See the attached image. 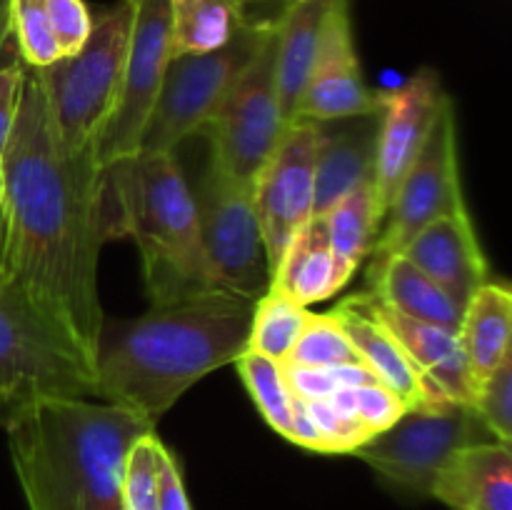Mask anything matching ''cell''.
<instances>
[{
	"mask_svg": "<svg viewBox=\"0 0 512 510\" xmlns=\"http://www.w3.org/2000/svg\"><path fill=\"white\" fill-rule=\"evenodd\" d=\"M3 275L93 368L103 330L98 255L103 170L60 140L40 68L23 65L18 113L3 150Z\"/></svg>",
	"mask_w": 512,
	"mask_h": 510,
	"instance_id": "cell-1",
	"label": "cell"
},
{
	"mask_svg": "<svg viewBox=\"0 0 512 510\" xmlns=\"http://www.w3.org/2000/svg\"><path fill=\"white\" fill-rule=\"evenodd\" d=\"M255 300L208 290L153 305L100 330L93 358L98 398L158 423L180 395L248 350Z\"/></svg>",
	"mask_w": 512,
	"mask_h": 510,
	"instance_id": "cell-2",
	"label": "cell"
},
{
	"mask_svg": "<svg viewBox=\"0 0 512 510\" xmlns=\"http://www.w3.org/2000/svg\"><path fill=\"white\" fill-rule=\"evenodd\" d=\"M28 510H123V465L153 423L113 403L43 395L0 410Z\"/></svg>",
	"mask_w": 512,
	"mask_h": 510,
	"instance_id": "cell-3",
	"label": "cell"
},
{
	"mask_svg": "<svg viewBox=\"0 0 512 510\" xmlns=\"http://www.w3.org/2000/svg\"><path fill=\"white\" fill-rule=\"evenodd\" d=\"M103 205H113L105 233L130 235L140 250L153 305L193 298L213 288L198 210L175 153L115 160L103 170Z\"/></svg>",
	"mask_w": 512,
	"mask_h": 510,
	"instance_id": "cell-4",
	"label": "cell"
},
{
	"mask_svg": "<svg viewBox=\"0 0 512 510\" xmlns=\"http://www.w3.org/2000/svg\"><path fill=\"white\" fill-rule=\"evenodd\" d=\"M278 8L280 0L273 13H250L223 48L170 58L140 150L175 153L183 140L200 135L213 123L233 85L275 30Z\"/></svg>",
	"mask_w": 512,
	"mask_h": 510,
	"instance_id": "cell-5",
	"label": "cell"
},
{
	"mask_svg": "<svg viewBox=\"0 0 512 510\" xmlns=\"http://www.w3.org/2000/svg\"><path fill=\"white\" fill-rule=\"evenodd\" d=\"M133 13L135 0H118L93 20V30L78 53L40 68L55 128L70 153L93 155L95 140L113 113L128 58Z\"/></svg>",
	"mask_w": 512,
	"mask_h": 510,
	"instance_id": "cell-6",
	"label": "cell"
},
{
	"mask_svg": "<svg viewBox=\"0 0 512 510\" xmlns=\"http://www.w3.org/2000/svg\"><path fill=\"white\" fill-rule=\"evenodd\" d=\"M43 395L98 398L95 375L73 343L28 295L0 280V410Z\"/></svg>",
	"mask_w": 512,
	"mask_h": 510,
	"instance_id": "cell-7",
	"label": "cell"
},
{
	"mask_svg": "<svg viewBox=\"0 0 512 510\" xmlns=\"http://www.w3.org/2000/svg\"><path fill=\"white\" fill-rule=\"evenodd\" d=\"M190 193L213 288L258 300L270 288V273L250 185L233 178L210 150Z\"/></svg>",
	"mask_w": 512,
	"mask_h": 510,
	"instance_id": "cell-8",
	"label": "cell"
},
{
	"mask_svg": "<svg viewBox=\"0 0 512 510\" xmlns=\"http://www.w3.org/2000/svg\"><path fill=\"white\" fill-rule=\"evenodd\" d=\"M488 440H495L493 433L473 405L448 403L440 408L405 410L398 423L373 435L353 455L398 493L430 498V485L450 455Z\"/></svg>",
	"mask_w": 512,
	"mask_h": 510,
	"instance_id": "cell-9",
	"label": "cell"
},
{
	"mask_svg": "<svg viewBox=\"0 0 512 510\" xmlns=\"http://www.w3.org/2000/svg\"><path fill=\"white\" fill-rule=\"evenodd\" d=\"M275 38L278 20L270 38L233 85L213 123L203 130L218 163L245 185L253 183L288 130L275 83Z\"/></svg>",
	"mask_w": 512,
	"mask_h": 510,
	"instance_id": "cell-10",
	"label": "cell"
},
{
	"mask_svg": "<svg viewBox=\"0 0 512 510\" xmlns=\"http://www.w3.org/2000/svg\"><path fill=\"white\" fill-rule=\"evenodd\" d=\"M170 58H173V50H170L168 0H135L128 58H125L118 100L93 148L100 170L140 150Z\"/></svg>",
	"mask_w": 512,
	"mask_h": 510,
	"instance_id": "cell-11",
	"label": "cell"
},
{
	"mask_svg": "<svg viewBox=\"0 0 512 510\" xmlns=\"http://www.w3.org/2000/svg\"><path fill=\"white\" fill-rule=\"evenodd\" d=\"M465 210L468 203L460 183L455 108L453 98L448 95L423 150L390 200L370 258L400 253L435 218L465 213Z\"/></svg>",
	"mask_w": 512,
	"mask_h": 510,
	"instance_id": "cell-12",
	"label": "cell"
},
{
	"mask_svg": "<svg viewBox=\"0 0 512 510\" xmlns=\"http://www.w3.org/2000/svg\"><path fill=\"white\" fill-rule=\"evenodd\" d=\"M318 148V120H293L278 148L250 183V198L263 235L270 275L290 238L313 218Z\"/></svg>",
	"mask_w": 512,
	"mask_h": 510,
	"instance_id": "cell-13",
	"label": "cell"
},
{
	"mask_svg": "<svg viewBox=\"0 0 512 510\" xmlns=\"http://www.w3.org/2000/svg\"><path fill=\"white\" fill-rule=\"evenodd\" d=\"M378 98L380 118L373 188L385 220L390 200L423 150L448 93L433 68H420L398 88L378 93Z\"/></svg>",
	"mask_w": 512,
	"mask_h": 510,
	"instance_id": "cell-14",
	"label": "cell"
},
{
	"mask_svg": "<svg viewBox=\"0 0 512 510\" xmlns=\"http://www.w3.org/2000/svg\"><path fill=\"white\" fill-rule=\"evenodd\" d=\"M373 113H380V98L363 78L358 50H355L350 0H330L320 30L313 73L300 100L298 120L330 123V120Z\"/></svg>",
	"mask_w": 512,
	"mask_h": 510,
	"instance_id": "cell-15",
	"label": "cell"
},
{
	"mask_svg": "<svg viewBox=\"0 0 512 510\" xmlns=\"http://www.w3.org/2000/svg\"><path fill=\"white\" fill-rule=\"evenodd\" d=\"M355 298L393 335L395 343L403 348V353L408 355V360L418 370L423 383L428 385V390L440 403L470 405L473 380H470V370L468 363H465V353L458 333L423 323V320L405 318V315L385 308L370 293H358Z\"/></svg>",
	"mask_w": 512,
	"mask_h": 510,
	"instance_id": "cell-16",
	"label": "cell"
},
{
	"mask_svg": "<svg viewBox=\"0 0 512 510\" xmlns=\"http://www.w3.org/2000/svg\"><path fill=\"white\" fill-rule=\"evenodd\" d=\"M400 253L408 255L463 310L475 290L488 283V258L475 235L470 210L435 218Z\"/></svg>",
	"mask_w": 512,
	"mask_h": 510,
	"instance_id": "cell-17",
	"label": "cell"
},
{
	"mask_svg": "<svg viewBox=\"0 0 512 510\" xmlns=\"http://www.w3.org/2000/svg\"><path fill=\"white\" fill-rule=\"evenodd\" d=\"M378 118L380 113H373L320 123L313 215H323L345 195L373 180Z\"/></svg>",
	"mask_w": 512,
	"mask_h": 510,
	"instance_id": "cell-18",
	"label": "cell"
},
{
	"mask_svg": "<svg viewBox=\"0 0 512 510\" xmlns=\"http://www.w3.org/2000/svg\"><path fill=\"white\" fill-rule=\"evenodd\" d=\"M430 498L450 510H512V450L488 440L460 448L438 470Z\"/></svg>",
	"mask_w": 512,
	"mask_h": 510,
	"instance_id": "cell-19",
	"label": "cell"
},
{
	"mask_svg": "<svg viewBox=\"0 0 512 510\" xmlns=\"http://www.w3.org/2000/svg\"><path fill=\"white\" fill-rule=\"evenodd\" d=\"M330 313L338 318L340 328L345 330L348 340L353 343V348L358 350V358L370 373L375 375L378 383H383L385 388L393 390L400 400L405 403L408 410H420V408H440V403L433 393L428 390V385L423 383V378L418 375V370L413 368V363L408 360V355L403 353L398 343H395L393 335L358 303L355 295L345 298L343 303L335 305Z\"/></svg>",
	"mask_w": 512,
	"mask_h": 510,
	"instance_id": "cell-20",
	"label": "cell"
},
{
	"mask_svg": "<svg viewBox=\"0 0 512 510\" xmlns=\"http://www.w3.org/2000/svg\"><path fill=\"white\" fill-rule=\"evenodd\" d=\"M350 278H353V270L340 263L328 243L323 220L313 215L285 245L270 275V288H278L290 300L308 308L320 300L333 298L338 290L348 285Z\"/></svg>",
	"mask_w": 512,
	"mask_h": 510,
	"instance_id": "cell-21",
	"label": "cell"
},
{
	"mask_svg": "<svg viewBox=\"0 0 512 510\" xmlns=\"http://www.w3.org/2000/svg\"><path fill=\"white\" fill-rule=\"evenodd\" d=\"M330 0H280L275 38V83L285 123L298 120L300 100L313 73Z\"/></svg>",
	"mask_w": 512,
	"mask_h": 510,
	"instance_id": "cell-22",
	"label": "cell"
},
{
	"mask_svg": "<svg viewBox=\"0 0 512 510\" xmlns=\"http://www.w3.org/2000/svg\"><path fill=\"white\" fill-rule=\"evenodd\" d=\"M368 288V293L385 308L458 333L463 308L408 255L390 253L373 258L368 268Z\"/></svg>",
	"mask_w": 512,
	"mask_h": 510,
	"instance_id": "cell-23",
	"label": "cell"
},
{
	"mask_svg": "<svg viewBox=\"0 0 512 510\" xmlns=\"http://www.w3.org/2000/svg\"><path fill=\"white\" fill-rule=\"evenodd\" d=\"M470 380L480 383L510 355L512 293L505 283L480 285L463 310L458 328Z\"/></svg>",
	"mask_w": 512,
	"mask_h": 510,
	"instance_id": "cell-24",
	"label": "cell"
},
{
	"mask_svg": "<svg viewBox=\"0 0 512 510\" xmlns=\"http://www.w3.org/2000/svg\"><path fill=\"white\" fill-rule=\"evenodd\" d=\"M168 5L170 50L175 58L223 48L250 18L255 0H168Z\"/></svg>",
	"mask_w": 512,
	"mask_h": 510,
	"instance_id": "cell-25",
	"label": "cell"
},
{
	"mask_svg": "<svg viewBox=\"0 0 512 510\" xmlns=\"http://www.w3.org/2000/svg\"><path fill=\"white\" fill-rule=\"evenodd\" d=\"M318 218L323 220L333 253L355 273L358 265L370 255L375 238L383 228V213L378 208L373 180L355 188Z\"/></svg>",
	"mask_w": 512,
	"mask_h": 510,
	"instance_id": "cell-26",
	"label": "cell"
},
{
	"mask_svg": "<svg viewBox=\"0 0 512 510\" xmlns=\"http://www.w3.org/2000/svg\"><path fill=\"white\" fill-rule=\"evenodd\" d=\"M308 308L290 300L278 288H268L253 305L248 350L265 355L275 363H285L303 330Z\"/></svg>",
	"mask_w": 512,
	"mask_h": 510,
	"instance_id": "cell-27",
	"label": "cell"
},
{
	"mask_svg": "<svg viewBox=\"0 0 512 510\" xmlns=\"http://www.w3.org/2000/svg\"><path fill=\"white\" fill-rule=\"evenodd\" d=\"M235 368H238L240 380H243L245 390L250 393L265 423L288 440L293 393H290L288 380H285L283 365L265 358V355L253 353V350H245L235 360Z\"/></svg>",
	"mask_w": 512,
	"mask_h": 510,
	"instance_id": "cell-28",
	"label": "cell"
},
{
	"mask_svg": "<svg viewBox=\"0 0 512 510\" xmlns=\"http://www.w3.org/2000/svg\"><path fill=\"white\" fill-rule=\"evenodd\" d=\"M288 363L330 368V365L360 363V358L333 313H308L303 330L290 350Z\"/></svg>",
	"mask_w": 512,
	"mask_h": 510,
	"instance_id": "cell-29",
	"label": "cell"
},
{
	"mask_svg": "<svg viewBox=\"0 0 512 510\" xmlns=\"http://www.w3.org/2000/svg\"><path fill=\"white\" fill-rule=\"evenodd\" d=\"M158 445L155 430L133 440L123 465V510H158Z\"/></svg>",
	"mask_w": 512,
	"mask_h": 510,
	"instance_id": "cell-30",
	"label": "cell"
},
{
	"mask_svg": "<svg viewBox=\"0 0 512 510\" xmlns=\"http://www.w3.org/2000/svg\"><path fill=\"white\" fill-rule=\"evenodd\" d=\"M13 40L18 55L30 68H48L63 58L50 28L45 0H13Z\"/></svg>",
	"mask_w": 512,
	"mask_h": 510,
	"instance_id": "cell-31",
	"label": "cell"
},
{
	"mask_svg": "<svg viewBox=\"0 0 512 510\" xmlns=\"http://www.w3.org/2000/svg\"><path fill=\"white\" fill-rule=\"evenodd\" d=\"M470 405L498 443L512 440V355L473 385Z\"/></svg>",
	"mask_w": 512,
	"mask_h": 510,
	"instance_id": "cell-32",
	"label": "cell"
},
{
	"mask_svg": "<svg viewBox=\"0 0 512 510\" xmlns=\"http://www.w3.org/2000/svg\"><path fill=\"white\" fill-rule=\"evenodd\" d=\"M283 365L285 380L295 398L300 400H325L343 388H358V385L373 383L375 375L363 363L353 365H330V368H310L298 363Z\"/></svg>",
	"mask_w": 512,
	"mask_h": 510,
	"instance_id": "cell-33",
	"label": "cell"
},
{
	"mask_svg": "<svg viewBox=\"0 0 512 510\" xmlns=\"http://www.w3.org/2000/svg\"><path fill=\"white\" fill-rule=\"evenodd\" d=\"M305 408H308V415L318 425L320 435H323L325 445H328V455H353L360 445H365L373 438L355 415L345 413L330 398L305 400Z\"/></svg>",
	"mask_w": 512,
	"mask_h": 510,
	"instance_id": "cell-34",
	"label": "cell"
},
{
	"mask_svg": "<svg viewBox=\"0 0 512 510\" xmlns=\"http://www.w3.org/2000/svg\"><path fill=\"white\" fill-rule=\"evenodd\" d=\"M353 403L355 415H358V420L370 435H378L383 430H388L408 410L403 400L393 390L385 388L383 383H378V380L353 388Z\"/></svg>",
	"mask_w": 512,
	"mask_h": 510,
	"instance_id": "cell-35",
	"label": "cell"
},
{
	"mask_svg": "<svg viewBox=\"0 0 512 510\" xmlns=\"http://www.w3.org/2000/svg\"><path fill=\"white\" fill-rule=\"evenodd\" d=\"M50 28L63 58L78 53L93 30V18L85 0H45Z\"/></svg>",
	"mask_w": 512,
	"mask_h": 510,
	"instance_id": "cell-36",
	"label": "cell"
},
{
	"mask_svg": "<svg viewBox=\"0 0 512 510\" xmlns=\"http://www.w3.org/2000/svg\"><path fill=\"white\" fill-rule=\"evenodd\" d=\"M10 45V43H8ZM5 53V50H3ZM3 58V55H0ZM23 58L18 55V48L13 50L8 60H0V155H3L5 143L13 130L15 113H18L20 100V83H23Z\"/></svg>",
	"mask_w": 512,
	"mask_h": 510,
	"instance_id": "cell-37",
	"label": "cell"
},
{
	"mask_svg": "<svg viewBox=\"0 0 512 510\" xmlns=\"http://www.w3.org/2000/svg\"><path fill=\"white\" fill-rule=\"evenodd\" d=\"M158 510H193L178 458L163 440L158 445Z\"/></svg>",
	"mask_w": 512,
	"mask_h": 510,
	"instance_id": "cell-38",
	"label": "cell"
},
{
	"mask_svg": "<svg viewBox=\"0 0 512 510\" xmlns=\"http://www.w3.org/2000/svg\"><path fill=\"white\" fill-rule=\"evenodd\" d=\"M288 440L290 443L300 445V448L313 450V453H328V445H325L318 425H315L313 418L308 415L305 400L295 398V395H293V413H290Z\"/></svg>",
	"mask_w": 512,
	"mask_h": 510,
	"instance_id": "cell-39",
	"label": "cell"
},
{
	"mask_svg": "<svg viewBox=\"0 0 512 510\" xmlns=\"http://www.w3.org/2000/svg\"><path fill=\"white\" fill-rule=\"evenodd\" d=\"M13 40V0H0V55Z\"/></svg>",
	"mask_w": 512,
	"mask_h": 510,
	"instance_id": "cell-40",
	"label": "cell"
},
{
	"mask_svg": "<svg viewBox=\"0 0 512 510\" xmlns=\"http://www.w3.org/2000/svg\"><path fill=\"white\" fill-rule=\"evenodd\" d=\"M3 278V210H0V280Z\"/></svg>",
	"mask_w": 512,
	"mask_h": 510,
	"instance_id": "cell-41",
	"label": "cell"
},
{
	"mask_svg": "<svg viewBox=\"0 0 512 510\" xmlns=\"http://www.w3.org/2000/svg\"><path fill=\"white\" fill-rule=\"evenodd\" d=\"M3 158H0V203H3Z\"/></svg>",
	"mask_w": 512,
	"mask_h": 510,
	"instance_id": "cell-42",
	"label": "cell"
}]
</instances>
